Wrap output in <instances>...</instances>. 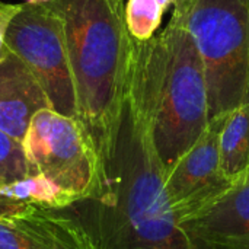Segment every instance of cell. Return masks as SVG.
Returning <instances> with one entry per match:
<instances>
[{
  "label": "cell",
  "mask_w": 249,
  "mask_h": 249,
  "mask_svg": "<svg viewBox=\"0 0 249 249\" xmlns=\"http://www.w3.org/2000/svg\"><path fill=\"white\" fill-rule=\"evenodd\" d=\"M175 0H125V25L137 41L153 38L160 26L163 13Z\"/></svg>",
  "instance_id": "cell-12"
},
{
  "label": "cell",
  "mask_w": 249,
  "mask_h": 249,
  "mask_svg": "<svg viewBox=\"0 0 249 249\" xmlns=\"http://www.w3.org/2000/svg\"><path fill=\"white\" fill-rule=\"evenodd\" d=\"M200 53L209 123L249 102V0H175L174 12Z\"/></svg>",
  "instance_id": "cell-4"
},
{
  "label": "cell",
  "mask_w": 249,
  "mask_h": 249,
  "mask_svg": "<svg viewBox=\"0 0 249 249\" xmlns=\"http://www.w3.org/2000/svg\"><path fill=\"white\" fill-rule=\"evenodd\" d=\"M51 108L29 69L4 48L0 60V131L22 144L32 117Z\"/></svg>",
  "instance_id": "cell-10"
},
{
  "label": "cell",
  "mask_w": 249,
  "mask_h": 249,
  "mask_svg": "<svg viewBox=\"0 0 249 249\" xmlns=\"http://www.w3.org/2000/svg\"><path fill=\"white\" fill-rule=\"evenodd\" d=\"M179 228L193 249H249V179Z\"/></svg>",
  "instance_id": "cell-9"
},
{
  "label": "cell",
  "mask_w": 249,
  "mask_h": 249,
  "mask_svg": "<svg viewBox=\"0 0 249 249\" xmlns=\"http://www.w3.org/2000/svg\"><path fill=\"white\" fill-rule=\"evenodd\" d=\"M53 0H23V3L26 4H47Z\"/></svg>",
  "instance_id": "cell-16"
},
{
  "label": "cell",
  "mask_w": 249,
  "mask_h": 249,
  "mask_svg": "<svg viewBox=\"0 0 249 249\" xmlns=\"http://www.w3.org/2000/svg\"><path fill=\"white\" fill-rule=\"evenodd\" d=\"M219 163L232 185L249 179V102L231 111L222 121Z\"/></svg>",
  "instance_id": "cell-11"
},
{
  "label": "cell",
  "mask_w": 249,
  "mask_h": 249,
  "mask_svg": "<svg viewBox=\"0 0 249 249\" xmlns=\"http://www.w3.org/2000/svg\"><path fill=\"white\" fill-rule=\"evenodd\" d=\"M20 7L22 3H9L0 0V60L4 53V38H6L7 28L12 19L15 18V15L20 10Z\"/></svg>",
  "instance_id": "cell-14"
},
{
  "label": "cell",
  "mask_w": 249,
  "mask_h": 249,
  "mask_svg": "<svg viewBox=\"0 0 249 249\" xmlns=\"http://www.w3.org/2000/svg\"><path fill=\"white\" fill-rule=\"evenodd\" d=\"M0 249H98L85 226L61 210L29 206L0 217Z\"/></svg>",
  "instance_id": "cell-8"
},
{
  "label": "cell",
  "mask_w": 249,
  "mask_h": 249,
  "mask_svg": "<svg viewBox=\"0 0 249 249\" xmlns=\"http://www.w3.org/2000/svg\"><path fill=\"white\" fill-rule=\"evenodd\" d=\"M29 206H32V204H29L23 200H19L16 197H10V196L4 194L0 187V217L20 213V212L26 210Z\"/></svg>",
  "instance_id": "cell-15"
},
{
  "label": "cell",
  "mask_w": 249,
  "mask_h": 249,
  "mask_svg": "<svg viewBox=\"0 0 249 249\" xmlns=\"http://www.w3.org/2000/svg\"><path fill=\"white\" fill-rule=\"evenodd\" d=\"M4 48L15 54L35 76L51 109L77 118L63 22L50 3H22L7 28Z\"/></svg>",
  "instance_id": "cell-6"
},
{
  "label": "cell",
  "mask_w": 249,
  "mask_h": 249,
  "mask_svg": "<svg viewBox=\"0 0 249 249\" xmlns=\"http://www.w3.org/2000/svg\"><path fill=\"white\" fill-rule=\"evenodd\" d=\"M104 169L101 194L69 207L96 248L193 249L171 209L147 117L128 89L115 150Z\"/></svg>",
  "instance_id": "cell-1"
},
{
  "label": "cell",
  "mask_w": 249,
  "mask_h": 249,
  "mask_svg": "<svg viewBox=\"0 0 249 249\" xmlns=\"http://www.w3.org/2000/svg\"><path fill=\"white\" fill-rule=\"evenodd\" d=\"M29 177L22 144L0 131V187H9Z\"/></svg>",
  "instance_id": "cell-13"
},
{
  "label": "cell",
  "mask_w": 249,
  "mask_h": 249,
  "mask_svg": "<svg viewBox=\"0 0 249 249\" xmlns=\"http://www.w3.org/2000/svg\"><path fill=\"white\" fill-rule=\"evenodd\" d=\"M222 121L209 123L197 143L165 175V191L179 226L204 213L233 187L219 163Z\"/></svg>",
  "instance_id": "cell-7"
},
{
  "label": "cell",
  "mask_w": 249,
  "mask_h": 249,
  "mask_svg": "<svg viewBox=\"0 0 249 249\" xmlns=\"http://www.w3.org/2000/svg\"><path fill=\"white\" fill-rule=\"evenodd\" d=\"M22 150L29 177L41 175L76 203L101 194L104 162L77 118L51 108L38 111L29 123Z\"/></svg>",
  "instance_id": "cell-5"
},
{
  "label": "cell",
  "mask_w": 249,
  "mask_h": 249,
  "mask_svg": "<svg viewBox=\"0 0 249 249\" xmlns=\"http://www.w3.org/2000/svg\"><path fill=\"white\" fill-rule=\"evenodd\" d=\"M127 89L147 117L166 175L209 125L204 66L194 39L175 16L153 38H133Z\"/></svg>",
  "instance_id": "cell-3"
},
{
  "label": "cell",
  "mask_w": 249,
  "mask_h": 249,
  "mask_svg": "<svg viewBox=\"0 0 249 249\" xmlns=\"http://www.w3.org/2000/svg\"><path fill=\"white\" fill-rule=\"evenodd\" d=\"M63 22L76 93L77 120L104 165L121 125L131 41L125 0H53Z\"/></svg>",
  "instance_id": "cell-2"
}]
</instances>
